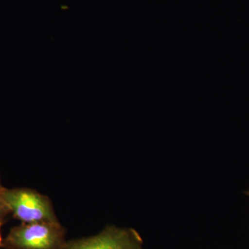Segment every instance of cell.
Segmentation results:
<instances>
[{"label": "cell", "instance_id": "obj_1", "mask_svg": "<svg viewBox=\"0 0 249 249\" xmlns=\"http://www.w3.org/2000/svg\"><path fill=\"white\" fill-rule=\"evenodd\" d=\"M65 233L59 222L22 223L10 231L1 247L5 249H60L66 242Z\"/></svg>", "mask_w": 249, "mask_h": 249}, {"label": "cell", "instance_id": "obj_2", "mask_svg": "<svg viewBox=\"0 0 249 249\" xmlns=\"http://www.w3.org/2000/svg\"><path fill=\"white\" fill-rule=\"evenodd\" d=\"M1 198L22 223L58 222L49 198L29 188H5Z\"/></svg>", "mask_w": 249, "mask_h": 249}, {"label": "cell", "instance_id": "obj_3", "mask_svg": "<svg viewBox=\"0 0 249 249\" xmlns=\"http://www.w3.org/2000/svg\"><path fill=\"white\" fill-rule=\"evenodd\" d=\"M60 249H144L137 231L107 226L96 235L66 242Z\"/></svg>", "mask_w": 249, "mask_h": 249}, {"label": "cell", "instance_id": "obj_4", "mask_svg": "<svg viewBox=\"0 0 249 249\" xmlns=\"http://www.w3.org/2000/svg\"><path fill=\"white\" fill-rule=\"evenodd\" d=\"M10 214H11V211L0 196V224H3V223L5 222V219Z\"/></svg>", "mask_w": 249, "mask_h": 249}, {"label": "cell", "instance_id": "obj_5", "mask_svg": "<svg viewBox=\"0 0 249 249\" xmlns=\"http://www.w3.org/2000/svg\"><path fill=\"white\" fill-rule=\"evenodd\" d=\"M5 189V188L2 186V185H1V180H0V196H1V193H3V191H4V190Z\"/></svg>", "mask_w": 249, "mask_h": 249}, {"label": "cell", "instance_id": "obj_6", "mask_svg": "<svg viewBox=\"0 0 249 249\" xmlns=\"http://www.w3.org/2000/svg\"><path fill=\"white\" fill-rule=\"evenodd\" d=\"M1 225L2 224H0V229H1ZM1 242H2V239H1V232H0V247H1Z\"/></svg>", "mask_w": 249, "mask_h": 249}]
</instances>
